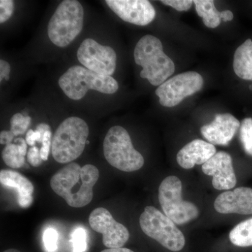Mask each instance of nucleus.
<instances>
[{"instance_id": "obj_38", "label": "nucleus", "mask_w": 252, "mask_h": 252, "mask_svg": "<svg viewBox=\"0 0 252 252\" xmlns=\"http://www.w3.org/2000/svg\"><path fill=\"white\" fill-rule=\"evenodd\" d=\"M250 90L252 91V85L250 86Z\"/></svg>"}, {"instance_id": "obj_29", "label": "nucleus", "mask_w": 252, "mask_h": 252, "mask_svg": "<svg viewBox=\"0 0 252 252\" xmlns=\"http://www.w3.org/2000/svg\"><path fill=\"white\" fill-rule=\"evenodd\" d=\"M28 161L33 167H39L42 162L40 149L37 147H32L28 151L27 154Z\"/></svg>"}, {"instance_id": "obj_5", "label": "nucleus", "mask_w": 252, "mask_h": 252, "mask_svg": "<svg viewBox=\"0 0 252 252\" xmlns=\"http://www.w3.org/2000/svg\"><path fill=\"white\" fill-rule=\"evenodd\" d=\"M84 20V8L79 1H63L48 24L50 40L58 47H67L82 31Z\"/></svg>"}, {"instance_id": "obj_31", "label": "nucleus", "mask_w": 252, "mask_h": 252, "mask_svg": "<svg viewBox=\"0 0 252 252\" xmlns=\"http://www.w3.org/2000/svg\"><path fill=\"white\" fill-rule=\"evenodd\" d=\"M10 72H11V66L9 63L4 60H0V81L1 82H2L3 79L9 81Z\"/></svg>"}, {"instance_id": "obj_20", "label": "nucleus", "mask_w": 252, "mask_h": 252, "mask_svg": "<svg viewBox=\"0 0 252 252\" xmlns=\"http://www.w3.org/2000/svg\"><path fill=\"white\" fill-rule=\"evenodd\" d=\"M230 242L235 246H252V218L238 223L229 233Z\"/></svg>"}, {"instance_id": "obj_15", "label": "nucleus", "mask_w": 252, "mask_h": 252, "mask_svg": "<svg viewBox=\"0 0 252 252\" xmlns=\"http://www.w3.org/2000/svg\"><path fill=\"white\" fill-rule=\"evenodd\" d=\"M214 206L220 214L252 215V189L239 187L223 192L217 197Z\"/></svg>"}, {"instance_id": "obj_27", "label": "nucleus", "mask_w": 252, "mask_h": 252, "mask_svg": "<svg viewBox=\"0 0 252 252\" xmlns=\"http://www.w3.org/2000/svg\"><path fill=\"white\" fill-rule=\"evenodd\" d=\"M160 2L171 6L178 11H189L193 4V1L190 0H162Z\"/></svg>"}, {"instance_id": "obj_3", "label": "nucleus", "mask_w": 252, "mask_h": 252, "mask_svg": "<svg viewBox=\"0 0 252 252\" xmlns=\"http://www.w3.org/2000/svg\"><path fill=\"white\" fill-rule=\"evenodd\" d=\"M89 127L84 119L70 117L64 119L55 132L51 154L59 163H70L84 152Z\"/></svg>"}, {"instance_id": "obj_7", "label": "nucleus", "mask_w": 252, "mask_h": 252, "mask_svg": "<svg viewBox=\"0 0 252 252\" xmlns=\"http://www.w3.org/2000/svg\"><path fill=\"white\" fill-rule=\"evenodd\" d=\"M141 229L172 252H180L185 245L183 233L169 217L157 208L147 206L140 217Z\"/></svg>"}, {"instance_id": "obj_23", "label": "nucleus", "mask_w": 252, "mask_h": 252, "mask_svg": "<svg viewBox=\"0 0 252 252\" xmlns=\"http://www.w3.org/2000/svg\"><path fill=\"white\" fill-rule=\"evenodd\" d=\"M32 119L29 116L25 117L21 113H16L10 120V131L15 137L26 133L31 124Z\"/></svg>"}, {"instance_id": "obj_32", "label": "nucleus", "mask_w": 252, "mask_h": 252, "mask_svg": "<svg viewBox=\"0 0 252 252\" xmlns=\"http://www.w3.org/2000/svg\"><path fill=\"white\" fill-rule=\"evenodd\" d=\"M14 134L11 131L3 130L0 133V143L1 144H12L13 141L14 140Z\"/></svg>"}, {"instance_id": "obj_2", "label": "nucleus", "mask_w": 252, "mask_h": 252, "mask_svg": "<svg viewBox=\"0 0 252 252\" xmlns=\"http://www.w3.org/2000/svg\"><path fill=\"white\" fill-rule=\"evenodd\" d=\"M134 59L142 67L140 77L152 86L161 85L175 73V63L164 53L161 41L157 36H142L136 44Z\"/></svg>"}, {"instance_id": "obj_4", "label": "nucleus", "mask_w": 252, "mask_h": 252, "mask_svg": "<svg viewBox=\"0 0 252 252\" xmlns=\"http://www.w3.org/2000/svg\"><path fill=\"white\" fill-rule=\"evenodd\" d=\"M59 85L73 100L84 98L89 90L110 94L117 93L119 88L117 81L111 76L101 75L80 65L69 68L59 78Z\"/></svg>"}, {"instance_id": "obj_33", "label": "nucleus", "mask_w": 252, "mask_h": 252, "mask_svg": "<svg viewBox=\"0 0 252 252\" xmlns=\"http://www.w3.org/2000/svg\"><path fill=\"white\" fill-rule=\"evenodd\" d=\"M14 142L15 144H17L21 154H22L23 157H26V154H27L28 149V144L26 142V140H24L22 137H18V138L15 139Z\"/></svg>"}, {"instance_id": "obj_12", "label": "nucleus", "mask_w": 252, "mask_h": 252, "mask_svg": "<svg viewBox=\"0 0 252 252\" xmlns=\"http://www.w3.org/2000/svg\"><path fill=\"white\" fill-rule=\"evenodd\" d=\"M106 4L125 22L145 26L156 18V10L147 0H106Z\"/></svg>"}, {"instance_id": "obj_1", "label": "nucleus", "mask_w": 252, "mask_h": 252, "mask_svg": "<svg viewBox=\"0 0 252 252\" xmlns=\"http://www.w3.org/2000/svg\"><path fill=\"white\" fill-rule=\"evenodd\" d=\"M99 176L98 169L94 165L88 164L81 167L76 162H70L51 177L50 185L69 206L80 208L92 201L94 187Z\"/></svg>"}, {"instance_id": "obj_36", "label": "nucleus", "mask_w": 252, "mask_h": 252, "mask_svg": "<svg viewBox=\"0 0 252 252\" xmlns=\"http://www.w3.org/2000/svg\"><path fill=\"white\" fill-rule=\"evenodd\" d=\"M101 252H135L132 250H129V249L119 248H112L107 249V250H104L103 251Z\"/></svg>"}, {"instance_id": "obj_13", "label": "nucleus", "mask_w": 252, "mask_h": 252, "mask_svg": "<svg viewBox=\"0 0 252 252\" xmlns=\"http://www.w3.org/2000/svg\"><path fill=\"white\" fill-rule=\"evenodd\" d=\"M205 175L212 176V186L217 190H228L237 183L233 160L229 154L217 152L202 166Z\"/></svg>"}, {"instance_id": "obj_37", "label": "nucleus", "mask_w": 252, "mask_h": 252, "mask_svg": "<svg viewBox=\"0 0 252 252\" xmlns=\"http://www.w3.org/2000/svg\"><path fill=\"white\" fill-rule=\"evenodd\" d=\"M3 252H21L18 251L17 250H14V249H9V250H6V251Z\"/></svg>"}, {"instance_id": "obj_26", "label": "nucleus", "mask_w": 252, "mask_h": 252, "mask_svg": "<svg viewBox=\"0 0 252 252\" xmlns=\"http://www.w3.org/2000/svg\"><path fill=\"white\" fill-rule=\"evenodd\" d=\"M14 11V2L12 0L0 1V23L2 24L12 16Z\"/></svg>"}, {"instance_id": "obj_9", "label": "nucleus", "mask_w": 252, "mask_h": 252, "mask_svg": "<svg viewBox=\"0 0 252 252\" xmlns=\"http://www.w3.org/2000/svg\"><path fill=\"white\" fill-rule=\"evenodd\" d=\"M203 78L198 72H186L170 78L159 86L155 94L159 102L165 107H173L182 101L201 90Z\"/></svg>"}, {"instance_id": "obj_28", "label": "nucleus", "mask_w": 252, "mask_h": 252, "mask_svg": "<svg viewBox=\"0 0 252 252\" xmlns=\"http://www.w3.org/2000/svg\"><path fill=\"white\" fill-rule=\"evenodd\" d=\"M51 138H52L51 131H46L44 133V137H43L42 141H41L42 146H41L40 149L41 158H42L44 161H46L49 158L50 151H51V147H52Z\"/></svg>"}, {"instance_id": "obj_6", "label": "nucleus", "mask_w": 252, "mask_h": 252, "mask_svg": "<svg viewBox=\"0 0 252 252\" xmlns=\"http://www.w3.org/2000/svg\"><path fill=\"white\" fill-rule=\"evenodd\" d=\"M103 152L107 161L121 171H137L144 164L143 157L134 148L130 135L122 126L109 128L104 139Z\"/></svg>"}, {"instance_id": "obj_19", "label": "nucleus", "mask_w": 252, "mask_h": 252, "mask_svg": "<svg viewBox=\"0 0 252 252\" xmlns=\"http://www.w3.org/2000/svg\"><path fill=\"white\" fill-rule=\"evenodd\" d=\"M193 4L197 14L203 18V23L209 28H216L220 26V12L216 9L212 0H195Z\"/></svg>"}, {"instance_id": "obj_18", "label": "nucleus", "mask_w": 252, "mask_h": 252, "mask_svg": "<svg viewBox=\"0 0 252 252\" xmlns=\"http://www.w3.org/2000/svg\"><path fill=\"white\" fill-rule=\"evenodd\" d=\"M233 70L244 80L252 81V40L247 39L235 51Z\"/></svg>"}, {"instance_id": "obj_14", "label": "nucleus", "mask_w": 252, "mask_h": 252, "mask_svg": "<svg viewBox=\"0 0 252 252\" xmlns=\"http://www.w3.org/2000/svg\"><path fill=\"white\" fill-rule=\"evenodd\" d=\"M240 122L232 114H219L211 124L200 128L202 135L210 143L226 146L240 127Z\"/></svg>"}, {"instance_id": "obj_17", "label": "nucleus", "mask_w": 252, "mask_h": 252, "mask_svg": "<svg viewBox=\"0 0 252 252\" xmlns=\"http://www.w3.org/2000/svg\"><path fill=\"white\" fill-rule=\"evenodd\" d=\"M0 182L5 187L17 190L20 206L23 208L31 206L34 186L27 177L14 170H2L0 172Z\"/></svg>"}, {"instance_id": "obj_30", "label": "nucleus", "mask_w": 252, "mask_h": 252, "mask_svg": "<svg viewBox=\"0 0 252 252\" xmlns=\"http://www.w3.org/2000/svg\"><path fill=\"white\" fill-rule=\"evenodd\" d=\"M26 140L28 145L32 147H34L36 142H41V143L42 137H41V133L39 131L29 130L26 133Z\"/></svg>"}, {"instance_id": "obj_34", "label": "nucleus", "mask_w": 252, "mask_h": 252, "mask_svg": "<svg viewBox=\"0 0 252 252\" xmlns=\"http://www.w3.org/2000/svg\"><path fill=\"white\" fill-rule=\"evenodd\" d=\"M220 17L222 21L228 22V21H231L234 18V16H233V12L230 10H224L220 12Z\"/></svg>"}, {"instance_id": "obj_25", "label": "nucleus", "mask_w": 252, "mask_h": 252, "mask_svg": "<svg viewBox=\"0 0 252 252\" xmlns=\"http://www.w3.org/2000/svg\"><path fill=\"white\" fill-rule=\"evenodd\" d=\"M43 242L44 247L48 252H56L59 242V233L54 228H49L46 229L43 235Z\"/></svg>"}, {"instance_id": "obj_11", "label": "nucleus", "mask_w": 252, "mask_h": 252, "mask_svg": "<svg viewBox=\"0 0 252 252\" xmlns=\"http://www.w3.org/2000/svg\"><path fill=\"white\" fill-rule=\"evenodd\" d=\"M89 221L93 230L102 235V243L108 249L122 248L130 238L125 225L114 220L109 210L104 207L93 210Z\"/></svg>"}, {"instance_id": "obj_10", "label": "nucleus", "mask_w": 252, "mask_h": 252, "mask_svg": "<svg viewBox=\"0 0 252 252\" xmlns=\"http://www.w3.org/2000/svg\"><path fill=\"white\" fill-rule=\"evenodd\" d=\"M79 63L89 70L103 76H111L117 68V56L112 47L87 38L81 42L77 51Z\"/></svg>"}, {"instance_id": "obj_8", "label": "nucleus", "mask_w": 252, "mask_h": 252, "mask_svg": "<svg viewBox=\"0 0 252 252\" xmlns=\"http://www.w3.org/2000/svg\"><path fill=\"white\" fill-rule=\"evenodd\" d=\"M182 183L176 176L162 180L158 189L159 203L167 217L178 225L195 220L199 215L196 205L182 199Z\"/></svg>"}, {"instance_id": "obj_16", "label": "nucleus", "mask_w": 252, "mask_h": 252, "mask_svg": "<svg viewBox=\"0 0 252 252\" xmlns=\"http://www.w3.org/2000/svg\"><path fill=\"white\" fill-rule=\"evenodd\" d=\"M216 153L214 144L196 139L181 149L177 153V160L181 167L189 170L195 165H203Z\"/></svg>"}, {"instance_id": "obj_22", "label": "nucleus", "mask_w": 252, "mask_h": 252, "mask_svg": "<svg viewBox=\"0 0 252 252\" xmlns=\"http://www.w3.org/2000/svg\"><path fill=\"white\" fill-rule=\"evenodd\" d=\"M240 138L245 152L252 157V118H246L242 122L240 127Z\"/></svg>"}, {"instance_id": "obj_35", "label": "nucleus", "mask_w": 252, "mask_h": 252, "mask_svg": "<svg viewBox=\"0 0 252 252\" xmlns=\"http://www.w3.org/2000/svg\"><path fill=\"white\" fill-rule=\"evenodd\" d=\"M36 130L39 131V132H40L41 137H42L43 138L44 133H45L46 131L51 130V127H50V126L48 125V124L41 123V124H39V125L36 126Z\"/></svg>"}, {"instance_id": "obj_21", "label": "nucleus", "mask_w": 252, "mask_h": 252, "mask_svg": "<svg viewBox=\"0 0 252 252\" xmlns=\"http://www.w3.org/2000/svg\"><path fill=\"white\" fill-rule=\"evenodd\" d=\"M4 163L11 168H20L24 165L25 157H23L16 144H10L5 146L1 153Z\"/></svg>"}, {"instance_id": "obj_24", "label": "nucleus", "mask_w": 252, "mask_h": 252, "mask_svg": "<svg viewBox=\"0 0 252 252\" xmlns=\"http://www.w3.org/2000/svg\"><path fill=\"white\" fill-rule=\"evenodd\" d=\"M73 252H85L87 250V234L82 228H78L71 235Z\"/></svg>"}]
</instances>
